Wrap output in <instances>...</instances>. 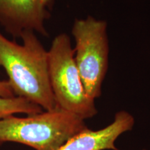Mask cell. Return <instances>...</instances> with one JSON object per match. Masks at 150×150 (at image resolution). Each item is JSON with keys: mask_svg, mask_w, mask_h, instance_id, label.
<instances>
[{"mask_svg": "<svg viewBox=\"0 0 150 150\" xmlns=\"http://www.w3.org/2000/svg\"><path fill=\"white\" fill-rule=\"evenodd\" d=\"M22 44L0 32V67L8 75L15 96L38 105L45 110L58 107L49 76L48 52L33 31H24Z\"/></svg>", "mask_w": 150, "mask_h": 150, "instance_id": "1", "label": "cell"}, {"mask_svg": "<svg viewBox=\"0 0 150 150\" xmlns=\"http://www.w3.org/2000/svg\"><path fill=\"white\" fill-rule=\"evenodd\" d=\"M86 128L83 119L59 107L26 117L10 115L0 120V145L16 142L36 150H57Z\"/></svg>", "mask_w": 150, "mask_h": 150, "instance_id": "2", "label": "cell"}, {"mask_svg": "<svg viewBox=\"0 0 150 150\" xmlns=\"http://www.w3.org/2000/svg\"><path fill=\"white\" fill-rule=\"evenodd\" d=\"M47 52L49 76L58 107L83 120L95 116V100L84 89L70 36L66 33L56 35Z\"/></svg>", "mask_w": 150, "mask_h": 150, "instance_id": "3", "label": "cell"}, {"mask_svg": "<svg viewBox=\"0 0 150 150\" xmlns=\"http://www.w3.org/2000/svg\"><path fill=\"white\" fill-rule=\"evenodd\" d=\"M107 23L88 16L76 19L72 34L75 40L74 59L87 95L95 100L102 95L108 67L109 43Z\"/></svg>", "mask_w": 150, "mask_h": 150, "instance_id": "4", "label": "cell"}, {"mask_svg": "<svg viewBox=\"0 0 150 150\" xmlns=\"http://www.w3.org/2000/svg\"><path fill=\"white\" fill-rule=\"evenodd\" d=\"M54 0H0V26L13 38L30 31L47 37L46 20Z\"/></svg>", "mask_w": 150, "mask_h": 150, "instance_id": "5", "label": "cell"}, {"mask_svg": "<svg viewBox=\"0 0 150 150\" xmlns=\"http://www.w3.org/2000/svg\"><path fill=\"white\" fill-rule=\"evenodd\" d=\"M134 118L130 113L121 110L116 113L114 121L98 131L88 128L75 135L57 150H117L115 141L122 134L131 130Z\"/></svg>", "mask_w": 150, "mask_h": 150, "instance_id": "6", "label": "cell"}, {"mask_svg": "<svg viewBox=\"0 0 150 150\" xmlns=\"http://www.w3.org/2000/svg\"><path fill=\"white\" fill-rule=\"evenodd\" d=\"M42 112L38 105L27 99L15 96L11 98L0 97V120L17 113L33 115Z\"/></svg>", "mask_w": 150, "mask_h": 150, "instance_id": "7", "label": "cell"}, {"mask_svg": "<svg viewBox=\"0 0 150 150\" xmlns=\"http://www.w3.org/2000/svg\"><path fill=\"white\" fill-rule=\"evenodd\" d=\"M0 97L4 98H11L15 97V95L7 81L0 80Z\"/></svg>", "mask_w": 150, "mask_h": 150, "instance_id": "8", "label": "cell"}]
</instances>
